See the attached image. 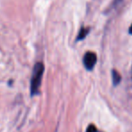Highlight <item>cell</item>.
Listing matches in <instances>:
<instances>
[{
  "label": "cell",
  "instance_id": "obj_1",
  "mask_svg": "<svg viewBox=\"0 0 132 132\" xmlns=\"http://www.w3.org/2000/svg\"><path fill=\"white\" fill-rule=\"evenodd\" d=\"M44 72V65L43 62H36L34 66L32 72L31 82H30V93L31 96H35L39 93L40 87L42 84L43 75Z\"/></svg>",
  "mask_w": 132,
  "mask_h": 132
},
{
  "label": "cell",
  "instance_id": "obj_2",
  "mask_svg": "<svg viewBox=\"0 0 132 132\" xmlns=\"http://www.w3.org/2000/svg\"><path fill=\"white\" fill-rule=\"evenodd\" d=\"M97 62V55L93 52H87L83 56V64L87 70H92Z\"/></svg>",
  "mask_w": 132,
  "mask_h": 132
},
{
  "label": "cell",
  "instance_id": "obj_3",
  "mask_svg": "<svg viewBox=\"0 0 132 132\" xmlns=\"http://www.w3.org/2000/svg\"><path fill=\"white\" fill-rule=\"evenodd\" d=\"M111 76H112V82H113L114 86H117L118 84H119V82L121 81V76L119 74V72H117L116 70H112Z\"/></svg>",
  "mask_w": 132,
  "mask_h": 132
},
{
  "label": "cell",
  "instance_id": "obj_4",
  "mask_svg": "<svg viewBox=\"0 0 132 132\" xmlns=\"http://www.w3.org/2000/svg\"><path fill=\"white\" fill-rule=\"evenodd\" d=\"M89 32H90V28L81 27V29L80 30V32H79V35H78V36H77V41L83 40V39L87 36V35L89 34Z\"/></svg>",
  "mask_w": 132,
  "mask_h": 132
},
{
  "label": "cell",
  "instance_id": "obj_5",
  "mask_svg": "<svg viewBox=\"0 0 132 132\" xmlns=\"http://www.w3.org/2000/svg\"><path fill=\"white\" fill-rule=\"evenodd\" d=\"M86 132H98V129L93 124H90V125H89L88 128H87Z\"/></svg>",
  "mask_w": 132,
  "mask_h": 132
},
{
  "label": "cell",
  "instance_id": "obj_6",
  "mask_svg": "<svg viewBox=\"0 0 132 132\" xmlns=\"http://www.w3.org/2000/svg\"><path fill=\"white\" fill-rule=\"evenodd\" d=\"M122 2H123V0H114V2H113L114 7H118V6H119V5H120Z\"/></svg>",
  "mask_w": 132,
  "mask_h": 132
},
{
  "label": "cell",
  "instance_id": "obj_7",
  "mask_svg": "<svg viewBox=\"0 0 132 132\" xmlns=\"http://www.w3.org/2000/svg\"><path fill=\"white\" fill-rule=\"evenodd\" d=\"M128 32H129L130 35H132V24H131V26H130L129 29H128Z\"/></svg>",
  "mask_w": 132,
  "mask_h": 132
}]
</instances>
